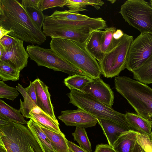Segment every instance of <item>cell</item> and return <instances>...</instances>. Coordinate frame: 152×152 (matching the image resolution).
I'll use <instances>...</instances> for the list:
<instances>
[{
  "mask_svg": "<svg viewBox=\"0 0 152 152\" xmlns=\"http://www.w3.org/2000/svg\"><path fill=\"white\" fill-rule=\"evenodd\" d=\"M0 26L11 31L9 35L27 43L40 45L46 36L16 0H0Z\"/></svg>",
  "mask_w": 152,
  "mask_h": 152,
  "instance_id": "6da1fadb",
  "label": "cell"
},
{
  "mask_svg": "<svg viewBox=\"0 0 152 152\" xmlns=\"http://www.w3.org/2000/svg\"><path fill=\"white\" fill-rule=\"evenodd\" d=\"M51 49L59 57L84 72L91 78L100 77V66L86 49L85 44L69 39L52 38Z\"/></svg>",
  "mask_w": 152,
  "mask_h": 152,
  "instance_id": "7a4b0ae2",
  "label": "cell"
},
{
  "mask_svg": "<svg viewBox=\"0 0 152 152\" xmlns=\"http://www.w3.org/2000/svg\"><path fill=\"white\" fill-rule=\"evenodd\" d=\"M117 91L127 101L137 114L152 124V88L126 76L114 78Z\"/></svg>",
  "mask_w": 152,
  "mask_h": 152,
  "instance_id": "3957f363",
  "label": "cell"
},
{
  "mask_svg": "<svg viewBox=\"0 0 152 152\" xmlns=\"http://www.w3.org/2000/svg\"><path fill=\"white\" fill-rule=\"evenodd\" d=\"M0 143L7 152H43L28 128L10 121L0 126Z\"/></svg>",
  "mask_w": 152,
  "mask_h": 152,
  "instance_id": "277c9868",
  "label": "cell"
},
{
  "mask_svg": "<svg viewBox=\"0 0 152 152\" xmlns=\"http://www.w3.org/2000/svg\"><path fill=\"white\" fill-rule=\"evenodd\" d=\"M69 103L82 109L97 119L109 120L132 129L125 114L119 113L95 98L90 94L75 89L67 94Z\"/></svg>",
  "mask_w": 152,
  "mask_h": 152,
  "instance_id": "5b68a950",
  "label": "cell"
},
{
  "mask_svg": "<svg viewBox=\"0 0 152 152\" xmlns=\"http://www.w3.org/2000/svg\"><path fill=\"white\" fill-rule=\"evenodd\" d=\"M119 13L125 21L141 33L152 34V7L144 0H127Z\"/></svg>",
  "mask_w": 152,
  "mask_h": 152,
  "instance_id": "8992f818",
  "label": "cell"
},
{
  "mask_svg": "<svg viewBox=\"0 0 152 152\" xmlns=\"http://www.w3.org/2000/svg\"><path fill=\"white\" fill-rule=\"evenodd\" d=\"M133 40L132 36L124 33L114 48L105 54L99 64L101 74L105 77L118 76L126 68L128 51Z\"/></svg>",
  "mask_w": 152,
  "mask_h": 152,
  "instance_id": "52a82bcc",
  "label": "cell"
},
{
  "mask_svg": "<svg viewBox=\"0 0 152 152\" xmlns=\"http://www.w3.org/2000/svg\"><path fill=\"white\" fill-rule=\"evenodd\" d=\"M26 50L31 59L34 61L38 66H45L55 71H61L70 76L86 75L84 72L59 57L51 48L28 45L27 46Z\"/></svg>",
  "mask_w": 152,
  "mask_h": 152,
  "instance_id": "ba28073f",
  "label": "cell"
},
{
  "mask_svg": "<svg viewBox=\"0 0 152 152\" xmlns=\"http://www.w3.org/2000/svg\"><path fill=\"white\" fill-rule=\"evenodd\" d=\"M152 55V34L141 33L132 42L127 56L126 68L133 72Z\"/></svg>",
  "mask_w": 152,
  "mask_h": 152,
  "instance_id": "9c48e42d",
  "label": "cell"
},
{
  "mask_svg": "<svg viewBox=\"0 0 152 152\" xmlns=\"http://www.w3.org/2000/svg\"><path fill=\"white\" fill-rule=\"evenodd\" d=\"M43 26L68 28L87 31L92 33L97 30L105 29L106 22L100 17L90 18L83 20H65L45 17Z\"/></svg>",
  "mask_w": 152,
  "mask_h": 152,
  "instance_id": "30bf717a",
  "label": "cell"
},
{
  "mask_svg": "<svg viewBox=\"0 0 152 152\" xmlns=\"http://www.w3.org/2000/svg\"><path fill=\"white\" fill-rule=\"evenodd\" d=\"M76 110L61 111L58 118L67 126L88 128L96 126L98 119L84 110L77 107Z\"/></svg>",
  "mask_w": 152,
  "mask_h": 152,
  "instance_id": "8fae6325",
  "label": "cell"
},
{
  "mask_svg": "<svg viewBox=\"0 0 152 152\" xmlns=\"http://www.w3.org/2000/svg\"><path fill=\"white\" fill-rule=\"evenodd\" d=\"M23 41L16 38L12 45L4 52L0 60L8 62L20 71L27 66L29 55L23 45Z\"/></svg>",
  "mask_w": 152,
  "mask_h": 152,
  "instance_id": "7c38bea8",
  "label": "cell"
},
{
  "mask_svg": "<svg viewBox=\"0 0 152 152\" xmlns=\"http://www.w3.org/2000/svg\"><path fill=\"white\" fill-rule=\"evenodd\" d=\"M89 94L106 105L112 107L114 95L110 86L99 77L92 78L82 91Z\"/></svg>",
  "mask_w": 152,
  "mask_h": 152,
  "instance_id": "4fadbf2b",
  "label": "cell"
},
{
  "mask_svg": "<svg viewBox=\"0 0 152 152\" xmlns=\"http://www.w3.org/2000/svg\"><path fill=\"white\" fill-rule=\"evenodd\" d=\"M43 28L42 31L46 37L66 39L84 44L92 33L87 31L60 27L43 26Z\"/></svg>",
  "mask_w": 152,
  "mask_h": 152,
  "instance_id": "5bb4252c",
  "label": "cell"
},
{
  "mask_svg": "<svg viewBox=\"0 0 152 152\" xmlns=\"http://www.w3.org/2000/svg\"><path fill=\"white\" fill-rule=\"evenodd\" d=\"M37 105L41 110L56 122H58L55 115L53 107L51 102L48 87L39 78L34 81Z\"/></svg>",
  "mask_w": 152,
  "mask_h": 152,
  "instance_id": "9a60e30c",
  "label": "cell"
},
{
  "mask_svg": "<svg viewBox=\"0 0 152 152\" xmlns=\"http://www.w3.org/2000/svg\"><path fill=\"white\" fill-rule=\"evenodd\" d=\"M98 123L106 137L108 145L112 147L121 135L131 130L109 120L101 119H98Z\"/></svg>",
  "mask_w": 152,
  "mask_h": 152,
  "instance_id": "2e32d148",
  "label": "cell"
},
{
  "mask_svg": "<svg viewBox=\"0 0 152 152\" xmlns=\"http://www.w3.org/2000/svg\"><path fill=\"white\" fill-rule=\"evenodd\" d=\"M138 133L132 129L123 133L114 142L113 148L116 152H133Z\"/></svg>",
  "mask_w": 152,
  "mask_h": 152,
  "instance_id": "e0dca14e",
  "label": "cell"
},
{
  "mask_svg": "<svg viewBox=\"0 0 152 152\" xmlns=\"http://www.w3.org/2000/svg\"><path fill=\"white\" fill-rule=\"evenodd\" d=\"M126 120L132 129L139 133L150 136L152 124L139 115L131 113L126 114Z\"/></svg>",
  "mask_w": 152,
  "mask_h": 152,
  "instance_id": "ac0fdd59",
  "label": "cell"
},
{
  "mask_svg": "<svg viewBox=\"0 0 152 152\" xmlns=\"http://www.w3.org/2000/svg\"><path fill=\"white\" fill-rule=\"evenodd\" d=\"M27 124L43 152H56L50 140L37 124L30 119Z\"/></svg>",
  "mask_w": 152,
  "mask_h": 152,
  "instance_id": "d6986e66",
  "label": "cell"
},
{
  "mask_svg": "<svg viewBox=\"0 0 152 152\" xmlns=\"http://www.w3.org/2000/svg\"><path fill=\"white\" fill-rule=\"evenodd\" d=\"M102 31L97 30L92 32L85 43L88 51L99 63L103 60L105 54L101 50L100 39Z\"/></svg>",
  "mask_w": 152,
  "mask_h": 152,
  "instance_id": "ffe728a7",
  "label": "cell"
},
{
  "mask_svg": "<svg viewBox=\"0 0 152 152\" xmlns=\"http://www.w3.org/2000/svg\"><path fill=\"white\" fill-rule=\"evenodd\" d=\"M30 115V119L39 126L56 132H61L59 127L58 122L55 121L39 108L33 110Z\"/></svg>",
  "mask_w": 152,
  "mask_h": 152,
  "instance_id": "44dd1931",
  "label": "cell"
},
{
  "mask_svg": "<svg viewBox=\"0 0 152 152\" xmlns=\"http://www.w3.org/2000/svg\"><path fill=\"white\" fill-rule=\"evenodd\" d=\"M39 126L50 140L56 152H71L63 133L56 132Z\"/></svg>",
  "mask_w": 152,
  "mask_h": 152,
  "instance_id": "7402d4cb",
  "label": "cell"
},
{
  "mask_svg": "<svg viewBox=\"0 0 152 152\" xmlns=\"http://www.w3.org/2000/svg\"><path fill=\"white\" fill-rule=\"evenodd\" d=\"M16 88L22 95L24 99V102L20 99V108L19 110L24 117L30 118L31 113L33 110L39 107L27 94L22 85L18 83Z\"/></svg>",
  "mask_w": 152,
  "mask_h": 152,
  "instance_id": "603a6c76",
  "label": "cell"
},
{
  "mask_svg": "<svg viewBox=\"0 0 152 152\" xmlns=\"http://www.w3.org/2000/svg\"><path fill=\"white\" fill-rule=\"evenodd\" d=\"M0 115L18 124L23 125L27 123L19 110L9 105L1 99H0Z\"/></svg>",
  "mask_w": 152,
  "mask_h": 152,
  "instance_id": "cb8c5ba5",
  "label": "cell"
},
{
  "mask_svg": "<svg viewBox=\"0 0 152 152\" xmlns=\"http://www.w3.org/2000/svg\"><path fill=\"white\" fill-rule=\"evenodd\" d=\"M132 73L134 79L146 85L152 83V55Z\"/></svg>",
  "mask_w": 152,
  "mask_h": 152,
  "instance_id": "d4e9b609",
  "label": "cell"
},
{
  "mask_svg": "<svg viewBox=\"0 0 152 152\" xmlns=\"http://www.w3.org/2000/svg\"><path fill=\"white\" fill-rule=\"evenodd\" d=\"M104 4L100 0H66L65 6L69 8V11L79 12V11L87 10L85 8L88 5L92 6L98 10Z\"/></svg>",
  "mask_w": 152,
  "mask_h": 152,
  "instance_id": "484cf974",
  "label": "cell"
},
{
  "mask_svg": "<svg viewBox=\"0 0 152 152\" xmlns=\"http://www.w3.org/2000/svg\"><path fill=\"white\" fill-rule=\"evenodd\" d=\"M116 30L115 27H111L102 31L100 43L102 51L104 54L113 49L119 41L113 37V34Z\"/></svg>",
  "mask_w": 152,
  "mask_h": 152,
  "instance_id": "4316f807",
  "label": "cell"
},
{
  "mask_svg": "<svg viewBox=\"0 0 152 152\" xmlns=\"http://www.w3.org/2000/svg\"><path fill=\"white\" fill-rule=\"evenodd\" d=\"M92 80V78L87 75H75L69 76L65 78L64 80V83L70 90L73 89L82 91Z\"/></svg>",
  "mask_w": 152,
  "mask_h": 152,
  "instance_id": "83f0119b",
  "label": "cell"
},
{
  "mask_svg": "<svg viewBox=\"0 0 152 152\" xmlns=\"http://www.w3.org/2000/svg\"><path fill=\"white\" fill-rule=\"evenodd\" d=\"M20 71L12 66L8 62L0 60V80L15 81L19 80Z\"/></svg>",
  "mask_w": 152,
  "mask_h": 152,
  "instance_id": "f1b7e54d",
  "label": "cell"
},
{
  "mask_svg": "<svg viewBox=\"0 0 152 152\" xmlns=\"http://www.w3.org/2000/svg\"><path fill=\"white\" fill-rule=\"evenodd\" d=\"M50 17L53 18L65 20H83L88 18V16L80 14L79 12H73L69 10L61 11H55Z\"/></svg>",
  "mask_w": 152,
  "mask_h": 152,
  "instance_id": "f546056e",
  "label": "cell"
},
{
  "mask_svg": "<svg viewBox=\"0 0 152 152\" xmlns=\"http://www.w3.org/2000/svg\"><path fill=\"white\" fill-rule=\"evenodd\" d=\"M74 140L81 148L88 152L92 151L91 146L84 128L76 127L72 134Z\"/></svg>",
  "mask_w": 152,
  "mask_h": 152,
  "instance_id": "4dcf8cb0",
  "label": "cell"
},
{
  "mask_svg": "<svg viewBox=\"0 0 152 152\" xmlns=\"http://www.w3.org/2000/svg\"><path fill=\"white\" fill-rule=\"evenodd\" d=\"M16 88L10 86L0 81V98L13 101L19 94Z\"/></svg>",
  "mask_w": 152,
  "mask_h": 152,
  "instance_id": "1f68e13d",
  "label": "cell"
},
{
  "mask_svg": "<svg viewBox=\"0 0 152 152\" xmlns=\"http://www.w3.org/2000/svg\"><path fill=\"white\" fill-rule=\"evenodd\" d=\"M25 8L32 20L37 24L39 28L41 30L45 18L42 11L38 9L30 6Z\"/></svg>",
  "mask_w": 152,
  "mask_h": 152,
  "instance_id": "d6a6232c",
  "label": "cell"
},
{
  "mask_svg": "<svg viewBox=\"0 0 152 152\" xmlns=\"http://www.w3.org/2000/svg\"><path fill=\"white\" fill-rule=\"evenodd\" d=\"M66 4V0H40L38 8L39 10L43 11L47 9L55 7H63Z\"/></svg>",
  "mask_w": 152,
  "mask_h": 152,
  "instance_id": "836d02e7",
  "label": "cell"
},
{
  "mask_svg": "<svg viewBox=\"0 0 152 152\" xmlns=\"http://www.w3.org/2000/svg\"><path fill=\"white\" fill-rule=\"evenodd\" d=\"M137 142L146 152H152V142L150 136L138 133Z\"/></svg>",
  "mask_w": 152,
  "mask_h": 152,
  "instance_id": "e575fe53",
  "label": "cell"
},
{
  "mask_svg": "<svg viewBox=\"0 0 152 152\" xmlns=\"http://www.w3.org/2000/svg\"><path fill=\"white\" fill-rule=\"evenodd\" d=\"M16 38L9 35H7L0 39V45L3 47L4 51L12 45Z\"/></svg>",
  "mask_w": 152,
  "mask_h": 152,
  "instance_id": "d590c367",
  "label": "cell"
},
{
  "mask_svg": "<svg viewBox=\"0 0 152 152\" xmlns=\"http://www.w3.org/2000/svg\"><path fill=\"white\" fill-rule=\"evenodd\" d=\"M24 89L27 94L37 105V96L34 81H30L29 85L27 87L25 88Z\"/></svg>",
  "mask_w": 152,
  "mask_h": 152,
  "instance_id": "8d00e7d4",
  "label": "cell"
},
{
  "mask_svg": "<svg viewBox=\"0 0 152 152\" xmlns=\"http://www.w3.org/2000/svg\"><path fill=\"white\" fill-rule=\"evenodd\" d=\"M94 152H116L112 147L109 145L100 144L97 145Z\"/></svg>",
  "mask_w": 152,
  "mask_h": 152,
  "instance_id": "74e56055",
  "label": "cell"
},
{
  "mask_svg": "<svg viewBox=\"0 0 152 152\" xmlns=\"http://www.w3.org/2000/svg\"><path fill=\"white\" fill-rule=\"evenodd\" d=\"M40 0H23L21 4L24 7L28 6L34 7L38 9V4Z\"/></svg>",
  "mask_w": 152,
  "mask_h": 152,
  "instance_id": "f35d334b",
  "label": "cell"
},
{
  "mask_svg": "<svg viewBox=\"0 0 152 152\" xmlns=\"http://www.w3.org/2000/svg\"><path fill=\"white\" fill-rule=\"evenodd\" d=\"M67 142L71 152H88L73 142L67 140Z\"/></svg>",
  "mask_w": 152,
  "mask_h": 152,
  "instance_id": "ab89813d",
  "label": "cell"
},
{
  "mask_svg": "<svg viewBox=\"0 0 152 152\" xmlns=\"http://www.w3.org/2000/svg\"><path fill=\"white\" fill-rule=\"evenodd\" d=\"M124 33L120 29H118L113 34L114 39L117 40H119L124 35Z\"/></svg>",
  "mask_w": 152,
  "mask_h": 152,
  "instance_id": "60d3db41",
  "label": "cell"
},
{
  "mask_svg": "<svg viewBox=\"0 0 152 152\" xmlns=\"http://www.w3.org/2000/svg\"><path fill=\"white\" fill-rule=\"evenodd\" d=\"M0 39L4 36L8 35L11 32V31L7 30L1 26H0Z\"/></svg>",
  "mask_w": 152,
  "mask_h": 152,
  "instance_id": "b9f144b4",
  "label": "cell"
},
{
  "mask_svg": "<svg viewBox=\"0 0 152 152\" xmlns=\"http://www.w3.org/2000/svg\"><path fill=\"white\" fill-rule=\"evenodd\" d=\"M133 152H146L140 145L137 141Z\"/></svg>",
  "mask_w": 152,
  "mask_h": 152,
  "instance_id": "7bdbcfd3",
  "label": "cell"
},
{
  "mask_svg": "<svg viewBox=\"0 0 152 152\" xmlns=\"http://www.w3.org/2000/svg\"><path fill=\"white\" fill-rule=\"evenodd\" d=\"M0 152H7L3 145L1 143H0Z\"/></svg>",
  "mask_w": 152,
  "mask_h": 152,
  "instance_id": "ee69618b",
  "label": "cell"
},
{
  "mask_svg": "<svg viewBox=\"0 0 152 152\" xmlns=\"http://www.w3.org/2000/svg\"><path fill=\"white\" fill-rule=\"evenodd\" d=\"M4 51V48L0 45V58L1 57Z\"/></svg>",
  "mask_w": 152,
  "mask_h": 152,
  "instance_id": "f6af8a7d",
  "label": "cell"
},
{
  "mask_svg": "<svg viewBox=\"0 0 152 152\" xmlns=\"http://www.w3.org/2000/svg\"><path fill=\"white\" fill-rule=\"evenodd\" d=\"M150 4L151 7H152V0H151L150 1Z\"/></svg>",
  "mask_w": 152,
  "mask_h": 152,
  "instance_id": "bcb514c9",
  "label": "cell"
},
{
  "mask_svg": "<svg viewBox=\"0 0 152 152\" xmlns=\"http://www.w3.org/2000/svg\"><path fill=\"white\" fill-rule=\"evenodd\" d=\"M150 138L152 142V133L151 134V136H150Z\"/></svg>",
  "mask_w": 152,
  "mask_h": 152,
  "instance_id": "7dc6e473",
  "label": "cell"
}]
</instances>
